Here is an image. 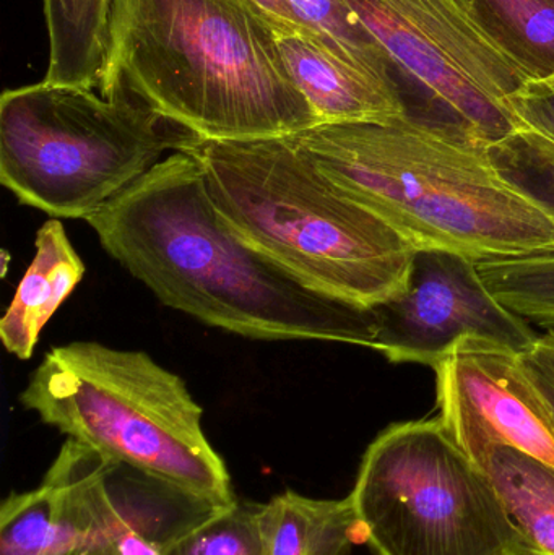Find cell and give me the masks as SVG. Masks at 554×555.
Wrapping results in <instances>:
<instances>
[{
  "label": "cell",
  "mask_w": 554,
  "mask_h": 555,
  "mask_svg": "<svg viewBox=\"0 0 554 555\" xmlns=\"http://www.w3.org/2000/svg\"><path fill=\"white\" fill-rule=\"evenodd\" d=\"M87 223L101 247L165 306L266 341L371 349V310L315 293L247 246L218 215L201 165L163 159Z\"/></svg>",
  "instance_id": "1"
},
{
  "label": "cell",
  "mask_w": 554,
  "mask_h": 555,
  "mask_svg": "<svg viewBox=\"0 0 554 555\" xmlns=\"http://www.w3.org/2000/svg\"><path fill=\"white\" fill-rule=\"evenodd\" d=\"M100 94H127L207 140L288 137L318 126L250 0H111Z\"/></svg>",
  "instance_id": "2"
},
{
  "label": "cell",
  "mask_w": 554,
  "mask_h": 555,
  "mask_svg": "<svg viewBox=\"0 0 554 555\" xmlns=\"http://www.w3.org/2000/svg\"><path fill=\"white\" fill-rule=\"evenodd\" d=\"M293 139L351 201L416 253L475 262L554 253V221L498 172L488 149L405 114L318 124Z\"/></svg>",
  "instance_id": "3"
},
{
  "label": "cell",
  "mask_w": 554,
  "mask_h": 555,
  "mask_svg": "<svg viewBox=\"0 0 554 555\" xmlns=\"http://www.w3.org/2000/svg\"><path fill=\"white\" fill-rule=\"evenodd\" d=\"M179 152L201 165L227 227L315 293L371 310L409 286L416 250L347 197L292 135L192 133Z\"/></svg>",
  "instance_id": "4"
},
{
  "label": "cell",
  "mask_w": 554,
  "mask_h": 555,
  "mask_svg": "<svg viewBox=\"0 0 554 555\" xmlns=\"http://www.w3.org/2000/svg\"><path fill=\"white\" fill-rule=\"evenodd\" d=\"M23 408L101 455L218 504L236 502L201 404L146 352L75 341L46 352Z\"/></svg>",
  "instance_id": "5"
},
{
  "label": "cell",
  "mask_w": 554,
  "mask_h": 555,
  "mask_svg": "<svg viewBox=\"0 0 554 555\" xmlns=\"http://www.w3.org/2000/svg\"><path fill=\"white\" fill-rule=\"evenodd\" d=\"M191 135L127 94L41 81L2 94L0 182L26 207L87 221Z\"/></svg>",
  "instance_id": "6"
},
{
  "label": "cell",
  "mask_w": 554,
  "mask_h": 555,
  "mask_svg": "<svg viewBox=\"0 0 554 555\" xmlns=\"http://www.w3.org/2000/svg\"><path fill=\"white\" fill-rule=\"evenodd\" d=\"M348 499L376 555H533L485 469L439 417L383 430Z\"/></svg>",
  "instance_id": "7"
},
{
  "label": "cell",
  "mask_w": 554,
  "mask_h": 555,
  "mask_svg": "<svg viewBox=\"0 0 554 555\" xmlns=\"http://www.w3.org/2000/svg\"><path fill=\"white\" fill-rule=\"evenodd\" d=\"M394 64L418 81L455 133L490 149L519 129L511 100L540 72L462 0H344Z\"/></svg>",
  "instance_id": "8"
},
{
  "label": "cell",
  "mask_w": 554,
  "mask_h": 555,
  "mask_svg": "<svg viewBox=\"0 0 554 555\" xmlns=\"http://www.w3.org/2000/svg\"><path fill=\"white\" fill-rule=\"evenodd\" d=\"M44 479L57 499L44 555H168L182 534L228 507L74 439L65 440Z\"/></svg>",
  "instance_id": "9"
},
{
  "label": "cell",
  "mask_w": 554,
  "mask_h": 555,
  "mask_svg": "<svg viewBox=\"0 0 554 555\" xmlns=\"http://www.w3.org/2000/svg\"><path fill=\"white\" fill-rule=\"evenodd\" d=\"M371 349L394 364L436 362L462 336L477 335L524 352L539 339L536 326L488 289L478 262L458 254L420 250L409 286L371 309Z\"/></svg>",
  "instance_id": "10"
},
{
  "label": "cell",
  "mask_w": 554,
  "mask_h": 555,
  "mask_svg": "<svg viewBox=\"0 0 554 555\" xmlns=\"http://www.w3.org/2000/svg\"><path fill=\"white\" fill-rule=\"evenodd\" d=\"M439 420L475 463L507 446L554 466V416L523 352L467 335L435 364Z\"/></svg>",
  "instance_id": "11"
},
{
  "label": "cell",
  "mask_w": 554,
  "mask_h": 555,
  "mask_svg": "<svg viewBox=\"0 0 554 555\" xmlns=\"http://www.w3.org/2000/svg\"><path fill=\"white\" fill-rule=\"evenodd\" d=\"M275 36L318 124L390 122L405 116V101L396 81L370 77L305 36Z\"/></svg>",
  "instance_id": "12"
},
{
  "label": "cell",
  "mask_w": 554,
  "mask_h": 555,
  "mask_svg": "<svg viewBox=\"0 0 554 555\" xmlns=\"http://www.w3.org/2000/svg\"><path fill=\"white\" fill-rule=\"evenodd\" d=\"M35 249V259L0 322L3 346L22 361L31 358L46 323L85 275L83 262L57 218L39 228Z\"/></svg>",
  "instance_id": "13"
},
{
  "label": "cell",
  "mask_w": 554,
  "mask_h": 555,
  "mask_svg": "<svg viewBox=\"0 0 554 555\" xmlns=\"http://www.w3.org/2000/svg\"><path fill=\"white\" fill-rule=\"evenodd\" d=\"M266 555H348L363 544L350 499L319 501L282 492L259 507Z\"/></svg>",
  "instance_id": "14"
},
{
  "label": "cell",
  "mask_w": 554,
  "mask_h": 555,
  "mask_svg": "<svg viewBox=\"0 0 554 555\" xmlns=\"http://www.w3.org/2000/svg\"><path fill=\"white\" fill-rule=\"evenodd\" d=\"M111 0H42L49 38L44 81L100 90Z\"/></svg>",
  "instance_id": "15"
},
{
  "label": "cell",
  "mask_w": 554,
  "mask_h": 555,
  "mask_svg": "<svg viewBox=\"0 0 554 555\" xmlns=\"http://www.w3.org/2000/svg\"><path fill=\"white\" fill-rule=\"evenodd\" d=\"M533 555H554V466L507 446L478 460Z\"/></svg>",
  "instance_id": "16"
},
{
  "label": "cell",
  "mask_w": 554,
  "mask_h": 555,
  "mask_svg": "<svg viewBox=\"0 0 554 555\" xmlns=\"http://www.w3.org/2000/svg\"><path fill=\"white\" fill-rule=\"evenodd\" d=\"M485 278L504 306L536 328L554 332V253L493 260Z\"/></svg>",
  "instance_id": "17"
},
{
  "label": "cell",
  "mask_w": 554,
  "mask_h": 555,
  "mask_svg": "<svg viewBox=\"0 0 554 555\" xmlns=\"http://www.w3.org/2000/svg\"><path fill=\"white\" fill-rule=\"evenodd\" d=\"M306 22L324 39L332 54L357 70L394 81L390 61L383 46L360 25L344 0H292Z\"/></svg>",
  "instance_id": "18"
},
{
  "label": "cell",
  "mask_w": 554,
  "mask_h": 555,
  "mask_svg": "<svg viewBox=\"0 0 554 555\" xmlns=\"http://www.w3.org/2000/svg\"><path fill=\"white\" fill-rule=\"evenodd\" d=\"M488 155L506 182L554 221V140L519 127Z\"/></svg>",
  "instance_id": "19"
},
{
  "label": "cell",
  "mask_w": 554,
  "mask_h": 555,
  "mask_svg": "<svg viewBox=\"0 0 554 555\" xmlns=\"http://www.w3.org/2000/svg\"><path fill=\"white\" fill-rule=\"evenodd\" d=\"M259 507L236 501L220 508L182 534L168 555H266Z\"/></svg>",
  "instance_id": "20"
},
{
  "label": "cell",
  "mask_w": 554,
  "mask_h": 555,
  "mask_svg": "<svg viewBox=\"0 0 554 555\" xmlns=\"http://www.w3.org/2000/svg\"><path fill=\"white\" fill-rule=\"evenodd\" d=\"M57 499L48 481L10 494L0 508V555H44L54 533Z\"/></svg>",
  "instance_id": "21"
},
{
  "label": "cell",
  "mask_w": 554,
  "mask_h": 555,
  "mask_svg": "<svg viewBox=\"0 0 554 555\" xmlns=\"http://www.w3.org/2000/svg\"><path fill=\"white\" fill-rule=\"evenodd\" d=\"M490 18L540 72L554 74V0H485Z\"/></svg>",
  "instance_id": "22"
},
{
  "label": "cell",
  "mask_w": 554,
  "mask_h": 555,
  "mask_svg": "<svg viewBox=\"0 0 554 555\" xmlns=\"http://www.w3.org/2000/svg\"><path fill=\"white\" fill-rule=\"evenodd\" d=\"M520 126L554 140V74L527 81L511 100Z\"/></svg>",
  "instance_id": "23"
},
{
  "label": "cell",
  "mask_w": 554,
  "mask_h": 555,
  "mask_svg": "<svg viewBox=\"0 0 554 555\" xmlns=\"http://www.w3.org/2000/svg\"><path fill=\"white\" fill-rule=\"evenodd\" d=\"M524 364L549 400L554 416V332L540 333L539 339L523 352Z\"/></svg>",
  "instance_id": "24"
},
{
  "label": "cell",
  "mask_w": 554,
  "mask_h": 555,
  "mask_svg": "<svg viewBox=\"0 0 554 555\" xmlns=\"http://www.w3.org/2000/svg\"><path fill=\"white\" fill-rule=\"evenodd\" d=\"M250 2L256 3L272 20L273 31L282 33V35L305 36V38L312 39V41L318 42V44H321L322 48L328 51L324 39L306 22L305 16L298 12L292 0H250Z\"/></svg>",
  "instance_id": "25"
},
{
  "label": "cell",
  "mask_w": 554,
  "mask_h": 555,
  "mask_svg": "<svg viewBox=\"0 0 554 555\" xmlns=\"http://www.w3.org/2000/svg\"><path fill=\"white\" fill-rule=\"evenodd\" d=\"M462 2L467 3V5L472 7V9H477L481 10V12H485L484 5H481V0H462Z\"/></svg>",
  "instance_id": "26"
}]
</instances>
